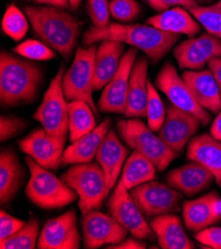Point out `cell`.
I'll return each mask as SVG.
<instances>
[{"mask_svg":"<svg viewBox=\"0 0 221 249\" xmlns=\"http://www.w3.org/2000/svg\"><path fill=\"white\" fill-rule=\"evenodd\" d=\"M180 35L157 29L151 25L109 23L103 28L90 27L83 36L85 46L105 40L119 41L141 50L152 62H159L179 40Z\"/></svg>","mask_w":221,"mask_h":249,"instance_id":"6da1fadb","label":"cell"},{"mask_svg":"<svg viewBox=\"0 0 221 249\" xmlns=\"http://www.w3.org/2000/svg\"><path fill=\"white\" fill-rule=\"evenodd\" d=\"M26 14L35 35L65 59L71 56L80 34L77 19L62 8L28 6Z\"/></svg>","mask_w":221,"mask_h":249,"instance_id":"7a4b0ae2","label":"cell"},{"mask_svg":"<svg viewBox=\"0 0 221 249\" xmlns=\"http://www.w3.org/2000/svg\"><path fill=\"white\" fill-rule=\"evenodd\" d=\"M43 79L41 68L8 52L0 55V102L15 107L35 101Z\"/></svg>","mask_w":221,"mask_h":249,"instance_id":"3957f363","label":"cell"},{"mask_svg":"<svg viewBox=\"0 0 221 249\" xmlns=\"http://www.w3.org/2000/svg\"><path fill=\"white\" fill-rule=\"evenodd\" d=\"M62 180L77 193L83 214L100 210L109 192L105 174L97 162L73 164L63 174Z\"/></svg>","mask_w":221,"mask_h":249,"instance_id":"277c9868","label":"cell"},{"mask_svg":"<svg viewBox=\"0 0 221 249\" xmlns=\"http://www.w3.org/2000/svg\"><path fill=\"white\" fill-rule=\"evenodd\" d=\"M25 160L30 170V179L25 193L33 204L42 209L53 210L66 207L76 200L77 193L63 180L31 157L28 156Z\"/></svg>","mask_w":221,"mask_h":249,"instance_id":"5b68a950","label":"cell"},{"mask_svg":"<svg viewBox=\"0 0 221 249\" xmlns=\"http://www.w3.org/2000/svg\"><path fill=\"white\" fill-rule=\"evenodd\" d=\"M117 130L123 141L133 149L151 160L157 170L164 171L178 154L145 124L137 119L119 120Z\"/></svg>","mask_w":221,"mask_h":249,"instance_id":"8992f818","label":"cell"},{"mask_svg":"<svg viewBox=\"0 0 221 249\" xmlns=\"http://www.w3.org/2000/svg\"><path fill=\"white\" fill-rule=\"evenodd\" d=\"M96 46L78 47L70 68L64 73L62 87L67 102L84 101L98 116V108L92 98L94 80V61Z\"/></svg>","mask_w":221,"mask_h":249,"instance_id":"52a82bcc","label":"cell"},{"mask_svg":"<svg viewBox=\"0 0 221 249\" xmlns=\"http://www.w3.org/2000/svg\"><path fill=\"white\" fill-rule=\"evenodd\" d=\"M64 73L65 67L61 66L33 117L49 134L65 143L68 132V103L63 92Z\"/></svg>","mask_w":221,"mask_h":249,"instance_id":"ba28073f","label":"cell"},{"mask_svg":"<svg viewBox=\"0 0 221 249\" xmlns=\"http://www.w3.org/2000/svg\"><path fill=\"white\" fill-rule=\"evenodd\" d=\"M130 194L147 216L155 217L180 211L182 195L170 185L152 180L133 188Z\"/></svg>","mask_w":221,"mask_h":249,"instance_id":"9c48e42d","label":"cell"},{"mask_svg":"<svg viewBox=\"0 0 221 249\" xmlns=\"http://www.w3.org/2000/svg\"><path fill=\"white\" fill-rule=\"evenodd\" d=\"M108 211L131 235L142 240L153 239L155 233L151 226L147 223L129 190L120 180L109 197Z\"/></svg>","mask_w":221,"mask_h":249,"instance_id":"30bf717a","label":"cell"},{"mask_svg":"<svg viewBox=\"0 0 221 249\" xmlns=\"http://www.w3.org/2000/svg\"><path fill=\"white\" fill-rule=\"evenodd\" d=\"M156 87L167 95L171 105L194 115L203 125L209 123L210 114L196 103L187 85L170 63H166L159 71L156 77Z\"/></svg>","mask_w":221,"mask_h":249,"instance_id":"8fae6325","label":"cell"},{"mask_svg":"<svg viewBox=\"0 0 221 249\" xmlns=\"http://www.w3.org/2000/svg\"><path fill=\"white\" fill-rule=\"evenodd\" d=\"M137 54L138 49L132 47L122 56L116 74L103 88V91L98 99V110L105 113L125 114L129 79Z\"/></svg>","mask_w":221,"mask_h":249,"instance_id":"7c38bea8","label":"cell"},{"mask_svg":"<svg viewBox=\"0 0 221 249\" xmlns=\"http://www.w3.org/2000/svg\"><path fill=\"white\" fill-rule=\"evenodd\" d=\"M82 230L84 246L87 249L117 244L126 238L128 232L114 216L97 210L83 214Z\"/></svg>","mask_w":221,"mask_h":249,"instance_id":"4fadbf2b","label":"cell"},{"mask_svg":"<svg viewBox=\"0 0 221 249\" xmlns=\"http://www.w3.org/2000/svg\"><path fill=\"white\" fill-rule=\"evenodd\" d=\"M81 240L76 213L69 210L45 223L37 247L39 249H79Z\"/></svg>","mask_w":221,"mask_h":249,"instance_id":"5bb4252c","label":"cell"},{"mask_svg":"<svg viewBox=\"0 0 221 249\" xmlns=\"http://www.w3.org/2000/svg\"><path fill=\"white\" fill-rule=\"evenodd\" d=\"M174 56L181 69L200 71L211 60L221 58V40L208 33L189 38L175 48Z\"/></svg>","mask_w":221,"mask_h":249,"instance_id":"9a60e30c","label":"cell"},{"mask_svg":"<svg viewBox=\"0 0 221 249\" xmlns=\"http://www.w3.org/2000/svg\"><path fill=\"white\" fill-rule=\"evenodd\" d=\"M200 124L201 121L194 115L170 105L158 135L171 150L179 154L199 130Z\"/></svg>","mask_w":221,"mask_h":249,"instance_id":"2e32d148","label":"cell"},{"mask_svg":"<svg viewBox=\"0 0 221 249\" xmlns=\"http://www.w3.org/2000/svg\"><path fill=\"white\" fill-rule=\"evenodd\" d=\"M64 145V142L49 134L44 128L35 129L19 141L20 150L48 170L57 169L61 165Z\"/></svg>","mask_w":221,"mask_h":249,"instance_id":"e0dca14e","label":"cell"},{"mask_svg":"<svg viewBox=\"0 0 221 249\" xmlns=\"http://www.w3.org/2000/svg\"><path fill=\"white\" fill-rule=\"evenodd\" d=\"M213 179L211 172L195 161L170 171L166 176L168 185L187 196H192L207 189Z\"/></svg>","mask_w":221,"mask_h":249,"instance_id":"ac0fdd59","label":"cell"},{"mask_svg":"<svg viewBox=\"0 0 221 249\" xmlns=\"http://www.w3.org/2000/svg\"><path fill=\"white\" fill-rule=\"evenodd\" d=\"M182 79L187 85L194 99L204 109L218 113L221 111V94L210 70L186 71Z\"/></svg>","mask_w":221,"mask_h":249,"instance_id":"d6986e66","label":"cell"},{"mask_svg":"<svg viewBox=\"0 0 221 249\" xmlns=\"http://www.w3.org/2000/svg\"><path fill=\"white\" fill-rule=\"evenodd\" d=\"M128 155V149L122 144L114 129H109L95 155L96 162L103 170L108 189L115 185Z\"/></svg>","mask_w":221,"mask_h":249,"instance_id":"ffe728a7","label":"cell"},{"mask_svg":"<svg viewBox=\"0 0 221 249\" xmlns=\"http://www.w3.org/2000/svg\"><path fill=\"white\" fill-rule=\"evenodd\" d=\"M111 119L106 117L92 131L72 142L64 151L61 164L73 165L91 162L98 151V148L101 147L102 140L111 128Z\"/></svg>","mask_w":221,"mask_h":249,"instance_id":"44dd1931","label":"cell"},{"mask_svg":"<svg viewBox=\"0 0 221 249\" xmlns=\"http://www.w3.org/2000/svg\"><path fill=\"white\" fill-rule=\"evenodd\" d=\"M148 101V60L138 57L133 65L127 93L125 116L128 118L146 117Z\"/></svg>","mask_w":221,"mask_h":249,"instance_id":"7402d4cb","label":"cell"},{"mask_svg":"<svg viewBox=\"0 0 221 249\" xmlns=\"http://www.w3.org/2000/svg\"><path fill=\"white\" fill-rule=\"evenodd\" d=\"M216 193L212 192L202 196L193 201L185 202L183 205V217L185 226L190 231H201L220 220L215 205L218 200Z\"/></svg>","mask_w":221,"mask_h":249,"instance_id":"603a6c76","label":"cell"},{"mask_svg":"<svg viewBox=\"0 0 221 249\" xmlns=\"http://www.w3.org/2000/svg\"><path fill=\"white\" fill-rule=\"evenodd\" d=\"M122 53L123 43L119 41H102L96 48L93 90H101L113 79L119 69Z\"/></svg>","mask_w":221,"mask_h":249,"instance_id":"cb8c5ba5","label":"cell"},{"mask_svg":"<svg viewBox=\"0 0 221 249\" xmlns=\"http://www.w3.org/2000/svg\"><path fill=\"white\" fill-rule=\"evenodd\" d=\"M150 226L163 249H192L194 244L187 235L181 218L175 213H166L151 219Z\"/></svg>","mask_w":221,"mask_h":249,"instance_id":"d4e9b609","label":"cell"},{"mask_svg":"<svg viewBox=\"0 0 221 249\" xmlns=\"http://www.w3.org/2000/svg\"><path fill=\"white\" fill-rule=\"evenodd\" d=\"M187 157L207 168L221 188V141L209 134L195 136L188 143Z\"/></svg>","mask_w":221,"mask_h":249,"instance_id":"484cf974","label":"cell"},{"mask_svg":"<svg viewBox=\"0 0 221 249\" xmlns=\"http://www.w3.org/2000/svg\"><path fill=\"white\" fill-rule=\"evenodd\" d=\"M147 24L165 32L174 34H184L189 38L201 32V24L194 17L181 6L173 7L163 11L147 20Z\"/></svg>","mask_w":221,"mask_h":249,"instance_id":"4316f807","label":"cell"},{"mask_svg":"<svg viewBox=\"0 0 221 249\" xmlns=\"http://www.w3.org/2000/svg\"><path fill=\"white\" fill-rule=\"evenodd\" d=\"M24 178V171L12 149L0 153V203H9L17 194Z\"/></svg>","mask_w":221,"mask_h":249,"instance_id":"83f0119b","label":"cell"},{"mask_svg":"<svg viewBox=\"0 0 221 249\" xmlns=\"http://www.w3.org/2000/svg\"><path fill=\"white\" fill-rule=\"evenodd\" d=\"M157 168L154 163L141 153L133 151L122 170L120 181L130 191L133 188L155 179Z\"/></svg>","mask_w":221,"mask_h":249,"instance_id":"f1b7e54d","label":"cell"},{"mask_svg":"<svg viewBox=\"0 0 221 249\" xmlns=\"http://www.w3.org/2000/svg\"><path fill=\"white\" fill-rule=\"evenodd\" d=\"M96 127L92 108L84 101L68 103V133L72 143L89 133Z\"/></svg>","mask_w":221,"mask_h":249,"instance_id":"f546056e","label":"cell"},{"mask_svg":"<svg viewBox=\"0 0 221 249\" xmlns=\"http://www.w3.org/2000/svg\"><path fill=\"white\" fill-rule=\"evenodd\" d=\"M40 232L39 221L31 217L21 230L8 238L0 240L1 249H34L38 243Z\"/></svg>","mask_w":221,"mask_h":249,"instance_id":"4dcf8cb0","label":"cell"},{"mask_svg":"<svg viewBox=\"0 0 221 249\" xmlns=\"http://www.w3.org/2000/svg\"><path fill=\"white\" fill-rule=\"evenodd\" d=\"M188 11L208 34L221 40V0L208 6L196 5Z\"/></svg>","mask_w":221,"mask_h":249,"instance_id":"1f68e13d","label":"cell"},{"mask_svg":"<svg viewBox=\"0 0 221 249\" xmlns=\"http://www.w3.org/2000/svg\"><path fill=\"white\" fill-rule=\"evenodd\" d=\"M29 28L26 17L11 4L5 11L2 19V31L14 41H20L25 37Z\"/></svg>","mask_w":221,"mask_h":249,"instance_id":"d6a6232c","label":"cell"},{"mask_svg":"<svg viewBox=\"0 0 221 249\" xmlns=\"http://www.w3.org/2000/svg\"><path fill=\"white\" fill-rule=\"evenodd\" d=\"M166 115L167 112L165 107L156 88L150 81H148V101H147L146 107V117L148 120V126L153 132H157L161 129Z\"/></svg>","mask_w":221,"mask_h":249,"instance_id":"836d02e7","label":"cell"},{"mask_svg":"<svg viewBox=\"0 0 221 249\" xmlns=\"http://www.w3.org/2000/svg\"><path fill=\"white\" fill-rule=\"evenodd\" d=\"M14 52L32 61H48L56 57L50 47L38 40H26L15 47Z\"/></svg>","mask_w":221,"mask_h":249,"instance_id":"e575fe53","label":"cell"},{"mask_svg":"<svg viewBox=\"0 0 221 249\" xmlns=\"http://www.w3.org/2000/svg\"><path fill=\"white\" fill-rule=\"evenodd\" d=\"M140 5L136 0H111L109 3L110 15L119 21H131L140 13Z\"/></svg>","mask_w":221,"mask_h":249,"instance_id":"d590c367","label":"cell"},{"mask_svg":"<svg viewBox=\"0 0 221 249\" xmlns=\"http://www.w3.org/2000/svg\"><path fill=\"white\" fill-rule=\"evenodd\" d=\"M88 15L93 27L103 28L109 24V4L107 0H88Z\"/></svg>","mask_w":221,"mask_h":249,"instance_id":"8d00e7d4","label":"cell"},{"mask_svg":"<svg viewBox=\"0 0 221 249\" xmlns=\"http://www.w3.org/2000/svg\"><path fill=\"white\" fill-rule=\"evenodd\" d=\"M26 126V122L24 119L16 116H5L0 117V139L6 141L12 137H15L20 131Z\"/></svg>","mask_w":221,"mask_h":249,"instance_id":"74e56055","label":"cell"},{"mask_svg":"<svg viewBox=\"0 0 221 249\" xmlns=\"http://www.w3.org/2000/svg\"><path fill=\"white\" fill-rule=\"evenodd\" d=\"M25 221L16 218L3 210L0 213V240L13 235L25 226Z\"/></svg>","mask_w":221,"mask_h":249,"instance_id":"f35d334b","label":"cell"},{"mask_svg":"<svg viewBox=\"0 0 221 249\" xmlns=\"http://www.w3.org/2000/svg\"><path fill=\"white\" fill-rule=\"evenodd\" d=\"M194 237L204 246L214 249H221V228L209 227L196 232Z\"/></svg>","mask_w":221,"mask_h":249,"instance_id":"ab89813d","label":"cell"},{"mask_svg":"<svg viewBox=\"0 0 221 249\" xmlns=\"http://www.w3.org/2000/svg\"><path fill=\"white\" fill-rule=\"evenodd\" d=\"M148 4L156 11H166L174 6H183L187 9L198 5L194 0H147Z\"/></svg>","mask_w":221,"mask_h":249,"instance_id":"60d3db41","label":"cell"},{"mask_svg":"<svg viewBox=\"0 0 221 249\" xmlns=\"http://www.w3.org/2000/svg\"><path fill=\"white\" fill-rule=\"evenodd\" d=\"M107 248H115V249H145L146 243L135 236L127 237L122 240L121 242L113 245H108Z\"/></svg>","mask_w":221,"mask_h":249,"instance_id":"b9f144b4","label":"cell"},{"mask_svg":"<svg viewBox=\"0 0 221 249\" xmlns=\"http://www.w3.org/2000/svg\"><path fill=\"white\" fill-rule=\"evenodd\" d=\"M207 66L215 78V81L218 85L220 94H221V58H216V59L211 60L207 64Z\"/></svg>","mask_w":221,"mask_h":249,"instance_id":"7bdbcfd3","label":"cell"},{"mask_svg":"<svg viewBox=\"0 0 221 249\" xmlns=\"http://www.w3.org/2000/svg\"><path fill=\"white\" fill-rule=\"evenodd\" d=\"M210 135L218 141H221V111L213 120L210 127Z\"/></svg>","mask_w":221,"mask_h":249,"instance_id":"ee69618b","label":"cell"},{"mask_svg":"<svg viewBox=\"0 0 221 249\" xmlns=\"http://www.w3.org/2000/svg\"><path fill=\"white\" fill-rule=\"evenodd\" d=\"M28 1H33L36 3H40V4H46L49 6L59 7L62 9H65L68 6H69L68 0H28Z\"/></svg>","mask_w":221,"mask_h":249,"instance_id":"f6af8a7d","label":"cell"},{"mask_svg":"<svg viewBox=\"0 0 221 249\" xmlns=\"http://www.w3.org/2000/svg\"><path fill=\"white\" fill-rule=\"evenodd\" d=\"M83 0H68V3H69V7L72 10H76L80 7L81 3H82Z\"/></svg>","mask_w":221,"mask_h":249,"instance_id":"bcb514c9","label":"cell"},{"mask_svg":"<svg viewBox=\"0 0 221 249\" xmlns=\"http://www.w3.org/2000/svg\"><path fill=\"white\" fill-rule=\"evenodd\" d=\"M194 1L196 3H206V2H209L210 0H194Z\"/></svg>","mask_w":221,"mask_h":249,"instance_id":"7dc6e473","label":"cell"}]
</instances>
